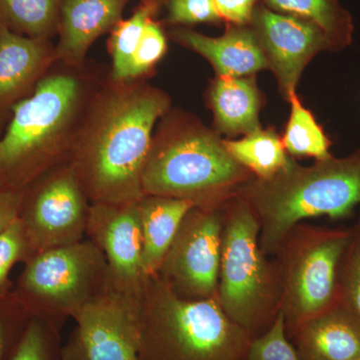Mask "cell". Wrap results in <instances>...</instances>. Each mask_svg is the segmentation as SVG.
I'll use <instances>...</instances> for the list:
<instances>
[{"label":"cell","instance_id":"6da1fadb","mask_svg":"<svg viewBox=\"0 0 360 360\" xmlns=\"http://www.w3.org/2000/svg\"><path fill=\"white\" fill-rule=\"evenodd\" d=\"M168 105L165 94L148 86L120 87L97 103L70 156L90 202H134L143 198L141 176L153 129Z\"/></svg>","mask_w":360,"mask_h":360},{"label":"cell","instance_id":"7a4b0ae2","mask_svg":"<svg viewBox=\"0 0 360 360\" xmlns=\"http://www.w3.org/2000/svg\"><path fill=\"white\" fill-rule=\"evenodd\" d=\"M259 222V245L274 257L288 232L304 220L343 219L360 205V149L302 167L295 160L269 179H253L239 191Z\"/></svg>","mask_w":360,"mask_h":360},{"label":"cell","instance_id":"3957f363","mask_svg":"<svg viewBox=\"0 0 360 360\" xmlns=\"http://www.w3.org/2000/svg\"><path fill=\"white\" fill-rule=\"evenodd\" d=\"M137 340L139 360H243L252 338L217 298L184 300L155 274L139 297Z\"/></svg>","mask_w":360,"mask_h":360},{"label":"cell","instance_id":"277c9868","mask_svg":"<svg viewBox=\"0 0 360 360\" xmlns=\"http://www.w3.org/2000/svg\"><path fill=\"white\" fill-rule=\"evenodd\" d=\"M253 179L255 175L232 158L217 132L187 122L167 127L153 137L141 188L143 196L221 207Z\"/></svg>","mask_w":360,"mask_h":360},{"label":"cell","instance_id":"5b68a950","mask_svg":"<svg viewBox=\"0 0 360 360\" xmlns=\"http://www.w3.org/2000/svg\"><path fill=\"white\" fill-rule=\"evenodd\" d=\"M217 302L251 338L262 335L281 314L276 260L259 245V222L236 195L224 203Z\"/></svg>","mask_w":360,"mask_h":360},{"label":"cell","instance_id":"8992f818","mask_svg":"<svg viewBox=\"0 0 360 360\" xmlns=\"http://www.w3.org/2000/svg\"><path fill=\"white\" fill-rule=\"evenodd\" d=\"M80 87L70 75L40 80L32 94L13 106V117L0 139V180L16 191L51 168L70 161V129Z\"/></svg>","mask_w":360,"mask_h":360},{"label":"cell","instance_id":"52a82bcc","mask_svg":"<svg viewBox=\"0 0 360 360\" xmlns=\"http://www.w3.org/2000/svg\"><path fill=\"white\" fill-rule=\"evenodd\" d=\"M352 238L350 229L302 222L274 255L281 281V312L288 335L338 302V276Z\"/></svg>","mask_w":360,"mask_h":360},{"label":"cell","instance_id":"ba28073f","mask_svg":"<svg viewBox=\"0 0 360 360\" xmlns=\"http://www.w3.org/2000/svg\"><path fill=\"white\" fill-rule=\"evenodd\" d=\"M110 284L103 253L84 238L33 255L25 262L13 292L30 316L60 326L105 292Z\"/></svg>","mask_w":360,"mask_h":360},{"label":"cell","instance_id":"9c48e42d","mask_svg":"<svg viewBox=\"0 0 360 360\" xmlns=\"http://www.w3.org/2000/svg\"><path fill=\"white\" fill-rule=\"evenodd\" d=\"M91 202L68 162L51 168L25 187L18 221L33 255L84 240Z\"/></svg>","mask_w":360,"mask_h":360},{"label":"cell","instance_id":"30bf717a","mask_svg":"<svg viewBox=\"0 0 360 360\" xmlns=\"http://www.w3.org/2000/svg\"><path fill=\"white\" fill-rule=\"evenodd\" d=\"M222 207L194 206L189 210L156 274L184 300L217 298Z\"/></svg>","mask_w":360,"mask_h":360},{"label":"cell","instance_id":"8fae6325","mask_svg":"<svg viewBox=\"0 0 360 360\" xmlns=\"http://www.w3.org/2000/svg\"><path fill=\"white\" fill-rule=\"evenodd\" d=\"M139 297L111 285L75 317L60 360H139Z\"/></svg>","mask_w":360,"mask_h":360},{"label":"cell","instance_id":"7c38bea8","mask_svg":"<svg viewBox=\"0 0 360 360\" xmlns=\"http://www.w3.org/2000/svg\"><path fill=\"white\" fill-rule=\"evenodd\" d=\"M250 25L286 101L296 94L303 70L312 58L319 52L331 51L326 33L297 16L258 6Z\"/></svg>","mask_w":360,"mask_h":360},{"label":"cell","instance_id":"4fadbf2b","mask_svg":"<svg viewBox=\"0 0 360 360\" xmlns=\"http://www.w3.org/2000/svg\"><path fill=\"white\" fill-rule=\"evenodd\" d=\"M85 236L103 253L112 286L141 297L146 276L137 201L91 203Z\"/></svg>","mask_w":360,"mask_h":360},{"label":"cell","instance_id":"5bb4252c","mask_svg":"<svg viewBox=\"0 0 360 360\" xmlns=\"http://www.w3.org/2000/svg\"><path fill=\"white\" fill-rule=\"evenodd\" d=\"M288 336L300 360L360 357V326L338 302L303 321Z\"/></svg>","mask_w":360,"mask_h":360},{"label":"cell","instance_id":"9a60e30c","mask_svg":"<svg viewBox=\"0 0 360 360\" xmlns=\"http://www.w3.org/2000/svg\"><path fill=\"white\" fill-rule=\"evenodd\" d=\"M174 39L207 59L217 77H252L260 70H269L257 35L246 25H231L219 37L176 30Z\"/></svg>","mask_w":360,"mask_h":360},{"label":"cell","instance_id":"2e32d148","mask_svg":"<svg viewBox=\"0 0 360 360\" xmlns=\"http://www.w3.org/2000/svg\"><path fill=\"white\" fill-rule=\"evenodd\" d=\"M49 58L45 39L25 37L0 25V110L13 108L37 86Z\"/></svg>","mask_w":360,"mask_h":360},{"label":"cell","instance_id":"e0dca14e","mask_svg":"<svg viewBox=\"0 0 360 360\" xmlns=\"http://www.w3.org/2000/svg\"><path fill=\"white\" fill-rule=\"evenodd\" d=\"M127 0H63L58 56L80 63L91 44L120 20Z\"/></svg>","mask_w":360,"mask_h":360},{"label":"cell","instance_id":"ac0fdd59","mask_svg":"<svg viewBox=\"0 0 360 360\" xmlns=\"http://www.w3.org/2000/svg\"><path fill=\"white\" fill-rule=\"evenodd\" d=\"M194 206L191 201L167 196L144 195L137 201L146 277L158 274L181 222Z\"/></svg>","mask_w":360,"mask_h":360},{"label":"cell","instance_id":"d6986e66","mask_svg":"<svg viewBox=\"0 0 360 360\" xmlns=\"http://www.w3.org/2000/svg\"><path fill=\"white\" fill-rule=\"evenodd\" d=\"M208 101L219 134L236 136L262 129V94L252 77H217L210 85Z\"/></svg>","mask_w":360,"mask_h":360},{"label":"cell","instance_id":"ffe728a7","mask_svg":"<svg viewBox=\"0 0 360 360\" xmlns=\"http://www.w3.org/2000/svg\"><path fill=\"white\" fill-rule=\"evenodd\" d=\"M264 6L276 13L297 16L314 23L326 33L331 51L352 44L354 26L352 15L340 0H264Z\"/></svg>","mask_w":360,"mask_h":360},{"label":"cell","instance_id":"44dd1931","mask_svg":"<svg viewBox=\"0 0 360 360\" xmlns=\"http://www.w3.org/2000/svg\"><path fill=\"white\" fill-rule=\"evenodd\" d=\"M227 151L255 179H269L290 165L292 158L272 129H259L243 139L224 141Z\"/></svg>","mask_w":360,"mask_h":360},{"label":"cell","instance_id":"7402d4cb","mask_svg":"<svg viewBox=\"0 0 360 360\" xmlns=\"http://www.w3.org/2000/svg\"><path fill=\"white\" fill-rule=\"evenodd\" d=\"M63 0H0V25L25 37L46 39L59 25Z\"/></svg>","mask_w":360,"mask_h":360},{"label":"cell","instance_id":"603a6c76","mask_svg":"<svg viewBox=\"0 0 360 360\" xmlns=\"http://www.w3.org/2000/svg\"><path fill=\"white\" fill-rule=\"evenodd\" d=\"M290 120L281 141L286 153L295 158H314L315 160H326L331 156V141H329L314 116L303 106L297 94L290 98Z\"/></svg>","mask_w":360,"mask_h":360},{"label":"cell","instance_id":"cb8c5ba5","mask_svg":"<svg viewBox=\"0 0 360 360\" xmlns=\"http://www.w3.org/2000/svg\"><path fill=\"white\" fill-rule=\"evenodd\" d=\"M158 4L144 2L127 20H120L112 28L110 52L112 58V75L115 80H127L130 60L136 51L144 27L155 13Z\"/></svg>","mask_w":360,"mask_h":360},{"label":"cell","instance_id":"d4e9b609","mask_svg":"<svg viewBox=\"0 0 360 360\" xmlns=\"http://www.w3.org/2000/svg\"><path fill=\"white\" fill-rule=\"evenodd\" d=\"M59 326L41 317H30L7 360H60Z\"/></svg>","mask_w":360,"mask_h":360},{"label":"cell","instance_id":"484cf974","mask_svg":"<svg viewBox=\"0 0 360 360\" xmlns=\"http://www.w3.org/2000/svg\"><path fill=\"white\" fill-rule=\"evenodd\" d=\"M338 303L360 326V215L340 265Z\"/></svg>","mask_w":360,"mask_h":360},{"label":"cell","instance_id":"4316f807","mask_svg":"<svg viewBox=\"0 0 360 360\" xmlns=\"http://www.w3.org/2000/svg\"><path fill=\"white\" fill-rule=\"evenodd\" d=\"M33 257L30 243L18 219L0 233V297L11 295L14 283L11 269L18 264H25Z\"/></svg>","mask_w":360,"mask_h":360},{"label":"cell","instance_id":"83f0119b","mask_svg":"<svg viewBox=\"0 0 360 360\" xmlns=\"http://www.w3.org/2000/svg\"><path fill=\"white\" fill-rule=\"evenodd\" d=\"M243 360H300L288 338L281 312L264 333L251 340Z\"/></svg>","mask_w":360,"mask_h":360},{"label":"cell","instance_id":"f1b7e54d","mask_svg":"<svg viewBox=\"0 0 360 360\" xmlns=\"http://www.w3.org/2000/svg\"><path fill=\"white\" fill-rule=\"evenodd\" d=\"M30 317L13 292L0 297V360L8 359Z\"/></svg>","mask_w":360,"mask_h":360},{"label":"cell","instance_id":"f546056e","mask_svg":"<svg viewBox=\"0 0 360 360\" xmlns=\"http://www.w3.org/2000/svg\"><path fill=\"white\" fill-rule=\"evenodd\" d=\"M167 49V42L165 33L160 26L151 18L146 23L141 41L130 60L127 80L148 72L162 58Z\"/></svg>","mask_w":360,"mask_h":360},{"label":"cell","instance_id":"4dcf8cb0","mask_svg":"<svg viewBox=\"0 0 360 360\" xmlns=\"http://www.w3.org/2000/svg\"><path fill=\"white\" fill-rule=\"evenodd\" d=\"M168 20L176 25L219 23L221 20L214 0H169Z\"/></svg>","mask_w":360,"mask_h":360},{"label":"cell","instance_id":"1f68e13d","mask_svg":"<svg viewBox=\"0 0 360 360\" xmlns=\"http://www.w3.org/2000/svg\"><path fill=\"white\" fill-rule=\"evenodd\" d=\"M258 0H214L221 20L232 25H250Z\"/></svg>","mask_w":360,"mask_h":360},{"label":"cell","instance_id":"d6a6232c","mask_svg":"<svg viewBox=\"0 0 360 360\" xmlns=\"http://www.w3.org/2000/svg\"><path fill=\"white\" fill-rule=\"evenodd\" d=\"M21 194L0 180V233L18 219Z\"/></svg>","mask_w":360,"mask_h":360},{"label":"cell","instance_id":"836d02e7","mask_svg":"<svg viewBox=\"0 0 360 360\" xmlns=\"http://www.w3.org/2000/svg\"><path fill=\"white\" fill-rule=\"evenodd\" d=\"M144 2H155V4H158V0H143Z\"/></svg>","mask_w":360,"mask_h":360},{"label":"cell","instance_id":"e575fe53","mask_svg":"<svg viewBox=\"0 0 360 360\" xmlns=\"http://www.w3.org/2000/svg\"><path fill=\"white\" fill-rule=\"evenodd\" d=\"M354 360H360V357H359V359H354Z\"/></svg>","mask_w":360,"mask_h":360}]
</instances>
